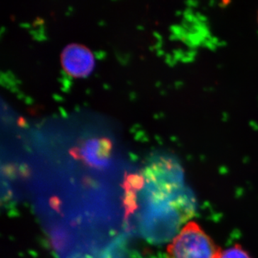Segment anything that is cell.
I'll use <instances>...</instances> for the list:
<instances>
[{
	"label": "cell",
	"instance_id": "obj_2",
	"mask_svg": "<svg viewBox=\"0 0 258 258\" xmlns=\"http://www.w3.org/2000/svg\"><path fill=\"white\" fill-rule=\"evenodd\" d=\"M64 69L75 77H85L91 74L95 66L92 52L84 45L71 43L64 47L61 53Z\"/></svg>",
	"mask_w": 258,
	"mask_h": 258
},
{
	"label": "cell",
	"instance_id": "obj_1",
	"mask_svg": "<svg viewBox=\"0 0 258 258\" xmlns=\"http://www.w3.org/2000/svg\"><path fill=\"white\" fill-rule=\"evenodd\" d=\"M222 249L201 225L190 221L168 244L166 257L217 258Z\"/></svg>",
	"mask_w": 258,
	"mask_h": 258
},
{
	"label": "cell",
	"instance_id": "obj_3",
	"mask_svg": "<svg viewBox=\"0 0 258 258\" xmlns=\"http://www.w3.org/2000/svg\"><path fill=\"white\" fill-rule=\"evenodd\" d=\"M109 144L104 141L92 142L88 144L82 151V156L88 164L98 166L103 164V161L108 157Z\"/></svg>",
	"mask_w": 258,
	"mask_h": 258
},
{
	"label": "cell",
	"instance_id": "obj_4",
	"mask_svg": "<svg viewBox=\"0 0 258 258\" xmlns=\"http://www.w3.org/2000/svg\"><path fill=\"white\" fill-rule=\"evenodd\" d=\"M217 258H252V257L241 244H235L229 248L222 249Z\"/></svg>",
	"mask_w": 258,
	"mask_h": 258
}]
</instances>
